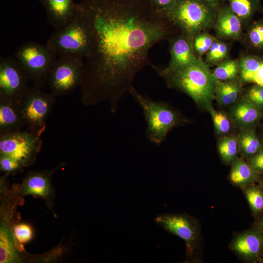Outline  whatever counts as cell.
I'll list each match as a JSON object with an SVG mask.
<instances>
[{"label":"cell","mask_w":263,"mask_h":263,"mask_svg":"<svg viewBox=\"0 0 263 263\" xmlns=\"http://www.w3.org/2000/svg\"><path fill=\"white\" fill-rule=\"evenodd\" d=\"M91 33L80 84L85 106L107 102L113 113L150 63L156 43L178 31L148 0H82L78 3Z\"/></svg>","instance_id":"cell-1"},{"label":"cell","mask_w":263,"mask_h":263,"mask_svg":"<svg viewBox=\"0 0 263 263\" xmlns=\"http://www.w3.org/2000/svg\"><path fill=\"white\" fill-rule=\"evenodd\" d=\"M158 75L169 88L185 93L198 106L207 111L212 107L218 80L201 57L181 69Z\"/></svg>","instance_id":"cell-2"},{"label":"cell","mask_w":263,"mask_h":263,"mask_svg":"<svg viewBox=\"0 0 263 263\" xmlns=\"http://www.w3.org/2000/svg\"><path fill=\"white\" fill-rule=\"evenodd\" d=\"M218 9L204 0H178L161 13L192 42L196 35L214 27Z\"/></svg>","instance_id":"cell-3"},{"label":"cell","mask_w":263,"mask_h":263,"mask_svg":"<svg viewBox=\"0 0 263 263\" xmlns=\"http://www.w3.org/2000/svg\"><path fill=\"white\" fill-rule=\"evenodd\" d=\"M129 94L142 109L147 123L146 137L152 143L161 144L173 128L185 121L182 116L167 102L153 100L140 94L134 87Z\"/></svg>","instance_id":"cell-4"},{"label":"cell","mask_w":263,"mask_h":263,"mask_svg":"<svg viewBox=\"0 0 263 263\" xmlns=\"http://www.w3.org/2000/svg\"><path fill=\"white\" fill-rule=\"evenodd\" d=\"M90 41L89 23L79 6L75 19L66 26L56 29L46 45L57 56H72L84 59L89 53Z\"/></svg>","instance_id":"cell-5"},{"label":"cell","mask_w":263,"mask_h":263,"mask_svg":"<svg viewBox=\"0 0 263 263\" xmlns=\"http://www.w3.org/2000/svg\"><path fill=\"white\" fill-rule=\"evenodd\" d=\"M14 57L27 74L33 86L41 89L48 81L57 56L46 44L29 41L17 48Z\"/></svg>","instance_id":"cell-6"},{"label":"cell","mask_w":263,"mask_h":263,"mask_svg":"<svg viewBox=\"0 0 263 263\" xmlns=\"http://www.w3.org/2000/svg\"><path fill=\"white\" fill-rule=\"evenodd\" d=\"M56 96L41 89L28 87L19 100V106L27 131L40 137L46 129V120Z\"/></svg>","instance_id":"cell-7"},{"label":"cell","mask_w":263,"mask_h":263,"mask_svg":"<svg viewBox=\"0 0 263 263\" xmlns=\"http://www.w3.org/2000/svg\"><path fill=\"white\" fill-rule=\"evenodd\" d=\"M84 59L72 56H58L48 78L51 93L56 97L68 94L80 86L83 75Z\"/></svg>","instance_id":"cell-8"},{"label":"cell","mask_w":263,"mask_h":263,"mask_svg":"<svg viewBox=\"0 0 263 263\" xmlns=\"http://www.w3.org/2000/svg\"><path fill=\"white\" fill-rule=\"evenodd\" d=\"M41 146L40 137L27 131L0 134V154L17 160L25 168L34 163Z\"/></svg>","instance_id":"cell-9"},{"label":"cell","mask_w":263,"mask_h":263,"mask_svg":"<svg viewBox=\"0 0 263 263\" xmlns=\"http://www.w3.org/2000/svg\"><path fill=\"white\" fill-rule=\"evenodd\" d=\"M29 78L14 57L0 58V99L19 100L29 87Z\"/></svg>","instance_id":"cell-10"},{"label":"cell","mask_w":263,"mask_h":263,"mask_svg":"<svg viewBox=\"0 0 263 263\" xmlns=\"http://www.w3.org/2000/svg\"><path fill=\"white\" fill-rule=\"evenodd\" d=\"M51 171H32L25 177L22 183L18 184L19 195L23 197L31 195L44 200L46 206L52 211L55 200V191L52 186V178L53 172L61 166Z\"/></svg>","instance_id":"cell-11"},{"label":"cell","mask_w":263,"mask_h":263,"mask_svg":"<svg viewBox=\"0 0 263 263\" xmlns=\"http://www.w3.org/2000/svg\"><path fill=\"white\" fill-rule=\"evenodd\" d=\"M170 60L165 68L152 66L158 74L167 73L189 65L198 57L195 53L192 42L180 33L169 39Z\"/></svg>","instance_id":"cell-12"},{"label":"cell","mask_w":263,"mask_h":263,"mask_svg":"<svg viewBox=\"0 0 263 263\" xmlns=\"http://www.w3.org/2000/svg\"><path fill=\"white\" fill-rule=\"evenodd\" d=\"M44 7L47 20L55 30L72 22L79 13L78 3L74 0H38Z\"/></svg>","instance_id":"cell-13"},{"label":"cell","mask_w":263,"mask_h":263,"mask_svg":"<svg viewBox=\"0 0 263 263\" xmlns=\"http://www.w3.org/2000/svg\"><path fill=\"white\" fill-rule=\"evenodd\" d=\"M155 222L166 230L184 240L188 250H191L196 238V231L188 217L182 214H162L155 217Z\"/></svg>","instance_id":"cell-14"},{"label":"cell","mask_w":263,"mask_h":263,"mask_svg":"<svg viewBox=\"0 0 263 263\" xmlns=\"http://www.w3.org/2000/svg\"><path fill=\"white\" fill-rule=\"evenodd\" d=\"M243 23L229 6L218 9L214 25L216 35L219 38L240 40L243 37Z\"/></svg>","instance_id":"cell-15"},{"label":"cell","mask_w":263,"mask_h":263,"mask_svg":"<svg viewBox=\"0 0 263 263\" xmlns=\"http://www.w3.org/2000/svg\"><path fill=\"white\" fill-rule=\"evenodd\" d=\"M262 113L252 104L242 97L231 105L229 117L240 129L253 128L260 120Z\"/></svg>","instance_id":"cell-16"},{"label":"cell","mask_w":263,"mask_h":263,"mask_svg":"<svg viewBox=\"0 0 263 263\" xmlns=\"http://www.w3.org/2000/svg\"><path fill=\"white\" fill-rule=\"evenodd\" d=\"M23 126L19 100L0 99V134L20 131Z\"/></svg>","instance_id":"cell-17"},{"label":"cell","mask_w":263,"mask_h":263,"mask_svg":"<svg viewBox=\"0 0 263 263\" xmlns=\"http://www.w3.org/2000/svg\"><path fill=\"white\" fill-rule=\"evenodd\" d=\"M263 245V239L258 233L248 232L238 236L233 244L234 250L241 256L253 259L260 254Z\"/></svg>","instance_id":"cell-18"},{"label":"cell","mask_w":263,"mask_h":263,"mask_svg":"<svg viewBox=\"0 0 263 263\" xmlns=\"http://www.w3.org/2000/svg\"><path fill=\"white\" fill-rule=\"evenodd\" d=\"M243 93L242 84L239 78L226 81H218L215 91V98L223 106L232 105L240 98Z\"/></svg>","instance_id":"cell-19"},{"label":"cell","mask_w":263,"mask_h":263,"mask_svg":"<svg viewBox=\"0 0 263 263\" xmlns=\"http://www.w3.org/2000/svg\"><path fill=\"white\" fill-rule=\"evenodd\" d=\"M237 137L240 150L244 155L251 157L256 154L263 148L253 128L240 129Z\"/></svg>","instance_id":"cell-20"},{"label":"cell","mask_w":263,"mask_h":263,"mask_svg":"<svg viewBox=\"0 0 263 263\" xmlns=\"http://www.w3.org/2000/svg\"><path fill=\"white\" fill-rule=\"evenodd\" d=\"M229 6L241 20L243 24L247 22L254 14L262 10L260 0H227Z\"/></svg>","instance_id":"cell-21"},{"label":"cell","mask_w":263,"mask_h":263,"mask_svg":"<svg viewBox=\"0 0 263 263\" xmlns=\"http://www.w3.org/2000/svg\"><path fill=\"white\" fill-rule=\"evenodd\" d=\"M263 62L262 58L253 55L239 59V79L242 84L253 83L254 75Z\"/></svg>","instance_id":"cell-22"},{"label":"cell","mask_w":263,"mask_h":263,"mask_svg":"<svg viewBox=\"0 0 263 263\" xmlns=\"http://www.w3.org/2000/svg\"><path fill=\"white\" fill-rule=\"evenodd\" d=\"M229 176L233 183L242 186L252 181L255 179V173L249 164L240 158L234 161Z\"/></svg>","instance_id":"cell-23"},{"label":"cell","mask_w":263,"mask_h":263,"mask_svg":"<svg viewBox=\"0 0 263 263\" xmlns=\"http://www.w3.org/2000/svg\"><path fill=\"white\" fill-rule=\"evenodd\" d=\"M239 59L226 58L213 71L218 81H231L239 78Z\"/></svg>","instance_id":"cell-24"},{"label":"cell","mask_w":263,"mask_h":263,"mask_svg":"<svg viewBox=\"0 0 263 263\" xmlns=\"http://www.w3.org/2000/svg\"><path fill=\"white\" fill-rule=\"evenodd\" d=\"M218 150L222 159L226 163L234 162L240 151L237 137L223 136L218 143Z\"/></svg>","instance_id":"cell-25"},{"label":"cell","mask_w":263,"mask_h":263,"mask_svg":"<svg viewBox=\"0 0 263 263\" xmlns=\"http://www.w3.org/2000/svg\"><path fill=\"white\" fill-rule=\"evenodd\" d=\"M229 51L228 44L217 38L206 54L204 61L208 66L217 65L227 58Z\"/></svg>","instance_id":"cell-26"},{"label":"cell","mask_w":263,"mask_h":263,"mask_svg":"<svg viewBox=\"0 0 263 263\" xmlns=\"http://www.w3.org/2000/svg\"><path fill=\"white\" fill-rule=\"evenodd\" d=\"M249 45L254 49L263 50V19L253 23L246 34Z\"/></svg>","instance_id":"cell-27"},{"label":"cell","mask_w":263,"mask_h":263,"mask_svg":"<svg viewBox=\"0 0 263 263\" xmlns=\"http://www.w3.org/2000/svg\"><path fill=\"white\" fill-rule=\"evenodd\" d=\"M208 112L211 115L215 130L219 135H225L231 128V119L225 113L215 110L211 107Z\"/></svg>","instance_id":"cell-28"},{"label":"cell","mask_w":263,"mask_h":263,"mask_svg":"<svg viewBox=\"0 0 263 263\" xmlns=\"http://www.w3.org/2000/svg\"><path fill=\"white\" fill-rule=\"evenodd\" d=\"M217 39L207 31L196 35L193 39L192 44L197 56L201 58V56L206 55Z\"/></svg>","instance_id":"cell-29"},{"label":"cell","mask_w":263,"mask_h":263,"mask_svg":"<svg viewBox=\"0 0 263 263\" xmlns=\"http://www.w3.org/2000/svg\"><path fill=\"white\" fill-rule=\"evenodd\" d=\"M13 233L17 244L23 248V244L31 241L34 235L32 226L25 223L16 224L13 227Z\"/></svg>","instance_id":"cell-30"},{"label":"cell","mask_w":263,"mask_h":263,"mask_svg":"<svg viewBox=\"0 0 263 263\" xmlns=\"http://www.w3.org/2000/svg\"><path fill=\"white\" fill-rule=\"evenodd\" d=\"M263 113V86L255 85L246 90L242 96Z\"/></svg>","instance_id":"cell-31"},{"label":"cell","mask_w":263,"mask_h":263,"mask_svg":"<svg viewBox=\"0 0 263 263\" xmlns=\"http://www.w3.org/2000/svg\"><path fill=\"white\" fill-rule=\"evenodd\" d=\"M25 168L17 160L6 155L0 154V170L7 175L21 172Z\"/></svg>","instance_id":"cell-32"},{"label":"cell","mask_w":263,"mask_h":263,"mask_svg":"<svg viewBox=\"0 0 263 263\" xmlns=\"http://www.w3.org/2000/svg\"><path fill=\"white\" fill-rule=\"evenodd\" d=\"M246 196L252 209L256 212L263 209V194L258 188H252L246 191Z\"/></svg>","instance_id":"cell-33"},{"label":"cell","mask_w":263,"mask_h":263,"mask_svg":"<svg viewBox=\"0 0 263 263\" xmlns=\"http://www.w3.org/2000/svg\"><path fill=\"white\" fill-rule=\"evenodd\" d=\"M249 164L255 171L263 172V147L250 157Z\"/></svg>","instance_id":"cell-34"},{"label":"cell","mask_w":263,"mask_h":263,"mask_svg":"<svg viewBox=\"0 0 263 263\" xmlns=\"http://www.w3.org/2000/svg\"><path fill=\"white\" fill-rule=\"evenodd\" d=\"M152 6L160 13L172 6L178 0H148Z\"/></svg>","instance_id":"cell-35"},{"label":"cell","mask_w":263,"mask_h":263,"mask_svg":"<svg viewBox=\"0 0 263 263\" xmlns=\"http://www.w3.org/2000/svg\"><path fill=\"white\" fill-rule=\"evenodd\" d=\"M253 83L263 86V62L254 75Z\"/></svg>","instance_id":"cell-36"},{"label":"cell","mask_w":263,"mask_h":263,"mask_svg":"<svg viewBox=\"0 0 263 263\" xmlns=\"http://www.w3.org/2000/svg\"><path fill=\"white\" fill-rule=\"evenodd\" d=\"M205 1L209 4L210 5L218 7L219 0H204Z\"/></svg>","instance_id":"cell-37"},{"label":"cell","mask_w":263,"mask_h":263,"mask_svg":"<svg viewBox=\"0 0 263 263\" xmlns=\"http://www.w3.org/2000/svg\"><path fill=\"white\" fill-rule=\"evenodd\" d=\"M261 227L262 230H263V220L261 222Z\"/></svg>","instance_id":"cell-38"}]
</instances>
